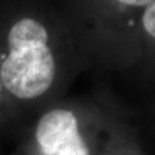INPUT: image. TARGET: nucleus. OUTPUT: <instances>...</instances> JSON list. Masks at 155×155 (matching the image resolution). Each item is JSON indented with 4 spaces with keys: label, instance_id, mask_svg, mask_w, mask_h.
<instances>
[{
    "label": "nucleus",
    "instance_id": "obj_1",
    "mask_svg": "<svg viewBox=\"0 0 155 155\" xmlns=\"http://www.w3.org/2000/svg\"><path fill=\"white\" fill-rule=\"evenodd\" d=\"M8 47L9 53L0 68L4 86L18 99L44 94L55 77V61L47 43H11Z\"/></svg>",
    "mask_w": 155,
    "mask_h": 155
},
{
    "label": "nucleus",
    "instance_id": "obj_2",
    "mask_svg": "<svg viewBox=\"0 0 155 155\" xmlns=\"http://www.w3.org/2000/svg\"><path fill=\"white\" fill-rule=\"evenodd\" d=\"M36 139L41 155H90L72 111L56 108L47 111L37 123Z\"/></svg>",
    "mask_w": 155,
    "mask_h": 155
},
{
    "label": "nucleus",
    "instance_id": "obj_3",
    "mask_svg": "<svg viewBox=\"0 0 155 155\" xmlns=\"http://www.w3.org/2000/svg\"><path fill=\"white\" fill-rule=\"evenodd\" d=\"M143 24L146 31L155 38V0H153L146 7L144 17H143Z\"/></svg>",
    "mask_w": 155,
    "mask_h": 155
},
{
    "label": "nucleus",
    "instance_id": "obj_4",
    "mask_svg": "<svg viewBox=\"0 0 155 155\" xmlns=\"http://www.w3.org/2000/svg\"><path fill=\"white\" fill-rule=\"evenodd\" d=\"M118 1L131 6H146L150 5L153 0H118Z\"/></svg>",
    "mask_w": 155,
    "mask_h": 155
}]
</instances>
